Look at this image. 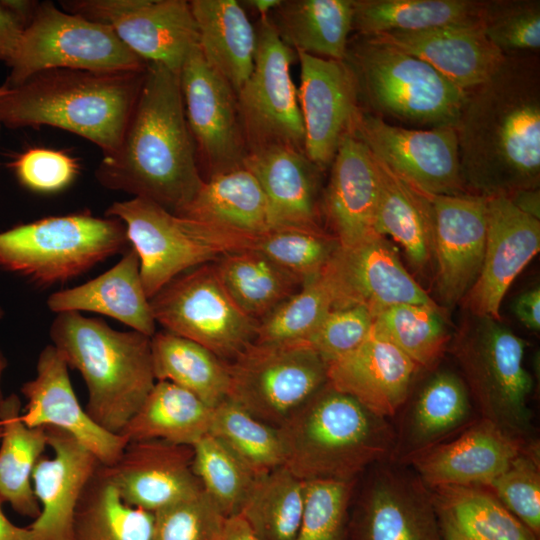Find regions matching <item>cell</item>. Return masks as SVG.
<instances>
[{"instance_id":"obj_1","label":"cell","mask_w":540,"mask_h":540,"mask_svg":"<svg viewBox=\"0 0 540 540\" xmlns=\"http://www.w3.org/2000/svg\"><path fill=\"white\" fill-rule=\"evenodd\" d=\"M469 193L508 196L540 185V74L533 54L506 55L497 72L466 93L455 127Z\"/></svg>"},{"instance_id":"obj_2","label":"cell","mask_w":540,"mask_h":540,"mask_svg":"<svg viewBox=\"0 0 540 540\" xmlns=\"http://www.w3.org/2000/svg\"><path fill=\"white\" fill-rule=\"evenodd\" d=\"M105 188L150 200L178 214L204 183L185 116L180 75L148 63L118 148L96 171Z\"/></svg>"},{"instance_id":"obj_3","label":"cell","mask_w":540,"mask_h":540,"mask_svg":"<svg viewBox=\"0 0 540 540\" xmlns=\"http://www.w3.org/2000/svg\"><path fill=\"white\" fill-rule=\"evenodd\" d=\"M145 72L50 69L36 73L0 97V127L60 128L109 155L122 141Z\"/></svg>"},{"instance_id":"obj_4","label":"cell","mask_w":540,"mask_h":540,"mask_svg":"<svg viewBox=\"0 0 540 540\" xmlns=\"http://www.w3.org/2000/svg\"><path fill=\"white\" fill-rule=\"evenodd\" d=\"M279 429L286 466L308 481H355L369 466L391 460L396 433L327 383Z\"/></svg>"},{"instance_id":"obj_5","label":"cell","mask_w":540,"mask_h":540,"mask_svg":"<svg viewBox=\"0 0 540 540\" xmlns=\"http://www.w3.org/2000/svg\"><path fill=\"white\" fill-rule=\"evenodd\" d=\"M50 337L68 367L78 370L86 383L87 414L119 434L156 383L151 337L114 330L79 312L58 313Z\"/></svg>"},{"instance_id":"obj_6","label":"cell","mask_w":540,"mask_h":540,"mask_svg":"<svg viewBox=\"0 0 540 540\" xmlns=\"http://www.w3.org/2000/svg\"><path fill=\"white\" fill-rule=\"evenodd\" d=\"M343 62L362 111L408 128L456 127L466 92L423 60L374 37L355 35Z\"/></svg>"},{"instance_id":"obj_7","label":"cell","mask_w":540,"mask_h":540,"mask_svg":"<svg viewBox=\"0 0 540 540\" xmlns=\"http://www.w3.org/2000/svg\"><path fill=\"white\" fill-rule=\"evenodd\" d=\"M128 242L116 218L89 213L48 217L0 232V268L50 286L85 273Z\"/></svg>"},{"instance_id":"obj_8","label":"cell","mask_w":540,"mask_h":540,"mask_svg":"<svg viewBox=\"0 0 540 540\" xmlns=\"http://www.w3.org/2000/svg\"><path fill=\"white\" fill-rule=\"evenodd\" d=\"M525 346L500 320L476 315H471L452 345L480 418L522 440H527L531 429L528 398L533 387L524 366Z\"/></svg>"},{"instance_id":"obj_9","label":"cell","mask_w":540,"mask_h":540,"mask_svg":"<svg viewBox=\"0 0 540 540\" xmlns=\"http://www.w3.org/2000/svg\"><path fill=\"white\" fill-rule=\"evenodd\" d=\"M106 216L124 224L149 300L178 275L253 247L257 239L179 216L139 197L114 202Z\"/></svg>"},{"instance_id":"obj_10","label":"cell","mask_w":540,"mask_h":540,"mask_svg":"<svg viewBox=\"0 0 540 540\" xmlns=\"http://www.w3.org/2000/svg\"><path fill=\"white\" fill-rule=\"evenodd\" d=\"M147 65L109 27L45 1L22 32L4 84L11 89L50 69L143 71Z\"/></svg>"},{"instance_id":"obj_11","label":"cell","mask_w":540,"mask_h":540,"mask_svg":"<svg viewBox=\"0 0 540 540\" xmlns=\"http://www.w3.org/2000/svg\"><path fill=\"white\" fill-rule=\"evenodd\" d=\"M227 398L280 428L328 383L327 364L306 342H252L229 362Z\"/></svg>"},{"instance_id":"obj_12","label":"cell","mask_w":540,"mask_h":540,"mask_svg":"<svg viewBox=\"0 0 540 540\" xmlns=\"http://www.w3.org/2000/svg\"><path fill=\"white\" fill-rule=\"evenodd\" d=\"M156 323L230 362L255 341L258 322L245 314L221 282L214 262L190 269L151 299Z\"/></svg>"},{"instance_id":"obj_13","label":"cell","mask_w":540,"mask_h":540,"mask_svg":"<svg viewBox=\"0 0 540 540\" xmlns=\"http://www.w3.org/2000/svg\"><path fill=\"white\" fill-rule=\"evenodd\" d=\"M254 26V67L237 92L248 152L276 145L304 150L303 119L290 74L297 53L281 41L268 16Z\"/></svg>"},{"instance_id":"obj_14","label":"cell","mask_w":540,"mask_h":540,"mask_svg":"<svg viewBox=\"0 0 540 540\" xmlns=\"http://www.w3.org/2000/svg\"><path fill=\"white\" fill-rule=\"evenodd\" d=\"M63 10L109 27L146 63L180 73L198 30L186 0H66Z\"/></svg>"},{"instance_id":"obj_15","label":"cell","mask_w":540,"mask_h":540,"mask_svg":"<svg viewBox=\"0 0 540 540\" xmlns=\"http://www.w3.org/2000/svg\"><path fill=\"white\" fill-rule=\"evenodd\" d=\"M352 132L374 157L427 195L469 193L462 177L454 127L408 128L359 108Z\"/></svg>"},{"instance_id":"obj_16","label":"cell","mask_w":540,"mask_h":540,"mask_svg":"<svg viewBox=\"0 0 540 540\" xmlns=\"http://www.w3.org/2000/svg\"><path fill=\"white\" fill-rule=\"evenodd\" d=\"M179 75L185 116L205 180L243 167L248 148L236 91L207 63L198 46Z\"/></svg>"},{"instance_id":"obj_17","label":"cell","mask_w":540,"mask_h":540,"mask_svg":"<svg viewBox=\"0 0 540 540\" xmlns=\"http://www.w3.org/2000/svg\"><path fill=\"white\" fill-rule=\"evenodd\" d=\"M348 540H442L429 488L403 464H375L351 505Z\"/></svg>"},{"instance_id":"obj_18","label":"cell","mask_w":540,"mask_h":540,"mask_svg":"<svg viewBox=\"0 0 540 540\" xmlns=\"http://www.w3.org/2000/svg\"><path fill=\"white\" fill-rule=\"evenodd\" d=\"M323 272L334 293V308L363 306L375 318L397 304H436L380 235L353 247L339 246Z\"/></svg>"},{"instance_id":"obj_19","label":"cell","mask_w":540,"mask_h":540,"mask_svg":"<svg viewBox=\"0 0 540 540\" xmlns=\"http://www.w3.org/2000/svg\"><path fill=\"white\" fill-rule=\"evenodd\" d=\"M527 443L528 440L478 418L453 438L421 450L399 464L410 466L427 487H488Z\"/></svg>"},{"instance_id":"obj_20","label":"cell","mask_w":540,"mask_h":540,"mask_svg":"<svg viewBox=\"0 0 540 540\" xmlns=\"http://www.w3.org/2000/svg\"><path fill=\"white\" fill-rule=\"evenodd\" d=\"M298 102L303 119L304 151L323 171L330 168L343 137L352 131L359 110L350 71L343 60L297 53Z\"/></svg>"},{"instance_id":"obj_21","label":"cell","mask_w":540,"mask_h":540,"mask_svg":"<svg viewBox=\"0 0 540 540\" xmlns=\"http://www.w3.org/2000/svg\"><path fill=\"white\" fill-rule=\"evenodd\" d=\"M540 249V220L503 195L487 197V235L479 275L467 293L472 315L500 320L510 285Z\"/></svg>"},{"instance_id":"obj_22","label":"cell","mask_w":540,"mask_h":540,"mask_svg":"<svg viewBox=\"0 0 540 540\" xmlns=\"http://www.w3.org/2000/svg\"><path fill=\"white\" fill-rule=\"evenodd\" d=\"M36 377L23 384L26 405L21 420L28 427L53 426L68 432L104 466L114 465L127 440L99 426L80 405L73 390L68 365L53 345L40 353Z\"/></svg>"},{"instance_id":"obj_23","label":"cell","mask_w":540,"mask_h":540,"mask_svg":"<svg viewBox=\"0 0 540 540\" xmlns=\"http://www.w3.org/2000/svg\"><path fill=\"white\" fill-rule=\"evenodd\" d=\"M435 215L436 289L446 306L462 300L475 283L484 258L487 197L467 193L432 196Z\"/></svg>"},{"instance_id":"obj_24","label":"cell","mask_w":540,"mask_h":540,"mask_svg":"<svg viewBox=\"0 0 540 540\" xmlns=\"http://www.w3.org/2000/svg\"><path fill=\"white\" fill-rule=\"evenodd\" d=\"M192 446L159 439L128 442L119 460L105 466L122 500L156 512L202 490Z\"/></svg>"},{"instance_id":"obj_25","label":"cell","mask_w":540,"mask_h":540,"mask_svg":"<svg viewBox=\"0 0 540 540\" xmlns=\"http://www.w3.org/2000/svg\"><path fill=\"white\" fill-rule=\"evenodd\" d=\"M421 368L371 329L356 349L327 365L328 383L388 419L407 402Z\"/></svg>"},{"instance_id":"obj_26","label":"cell","mask_w":540,"mask_h":540,"mask_svg":"<svg viewBox=\"0 0 540 540\" xmlns=\"http://www.w3.org/2000/svg\"><path fill=\"white\" fill-rule=\"evenodd\" d=\"M329 169L321 203L329 233L343 248L376 236L377 168L368 148L352 131L343 137Z\"/></svg>"},{"instance_id":"obj_27","label":"cell","mask_w":540,"mask_h":540,"mask_svg":"<svg viewBox=\"0 0 540 540\" xmlns=\"http://www.w3.org/2000/svg\"><path fill=\"white\" fill-rule=\"evenodd\" d=\"M44 427L54 457L42 456L33 470L32 486L41 510L28 527L35 540H71L77 504L101 463L68 432Z\"/></svg>"},{"instance_id":"obj_28","label":"cell","mask_w":540,"mask_h":540,"mask_svg":"<svg viewBox=\"0 0 540 540\" xmlns=\"http://www.w3.org/2000/svg\"><path fill=\"white\" fill-rule=\"evenodd\" d=\"M257 179L274 227L324 229L321 179L325 172L304 150L268 146L248 152L244 165Z\"/></svg>"},{"instance_id":"obj_29","label":"cell","mask_w":540,"mask_h":540,"mask_svg":"<svg viewBox=\"0 0 540 540\" xmlns=\"http://www.w3.org/2000/svg\"><path fill=\"white\" fill-rule=\"evenodd\" d=\"M369 37L423 60L466 93L488 81L506 59L480 21Z\"/></svg>"},{"instance_id":"obj_30","label":"cell","mask_w":540,"mask_h":540,"mask_svg":"<svg viewBox=\"0 0 540 540\" xmlns=\"http://www.w3.org/2000/svg\"><path fill=\"white\" fill-rule=\"evenodd\" d=\"M472 409L463 378L450 370L436 372L421 387L395 431L391 461L402 463L456 435L474 421Z\"/></svg>"},{"instance_id":"obj_31","label":"cell","mask_w":540,"mask_h":540,"mask_svg":"<svg viewBox=\"0 0 540 540\" xmlns=\"http://www.w3.org/2000/svg\"><path fill=\"white\" fill-rule=\"evenodd\" d=\"M47 305L56 313L88 311L103 314L148 337L156 332L150 300L140 277L139 258L133 248L96 278L51 294Z\"/></svg>"},{"instance_id":"obj_32","label":"cell","mask_w":540,"mask_h":540,"mask_svg":"<svg viewBox=\"0 0 540 540\" xmlns=\"http://www.w3.org/2000/svg\"><path fill=\"white\" fill-rule=\"evenodd\" d=\"M373 158L379 180L375 232L383 237H392L402 246L414 270L424 273L434 260L435 215L432 196L405 181L376 157Z\"/></svg>"},{"instance_id":"obj_33","label":"cell","mask_w":540,"mask_h":540,"mask_svg":"<svg viewBox=\"0 0 540 540\" xmlns=\"http://www.w3.org/2000/svg\"><path fill=\"white\" fill-rule=\"evenodd\" d=\"M177 215L254 239L275 228L267 198L245 167L206 179Z\"/></svg>"},{"instance_id":"obj_34","label":"cell","mask_w":540,"mask_h":540,"mask_svg":"<svg viewBox=\"0 0 540 540\" xmlns=\"http://www.w3.org/2000/svg\"><path fill=\"white\" fill-rule=\"evenodd\" d=\"M189 3L203 57L237 93L254 67V24L240 1L191 0Z\"/></svg>"},{"instance_id":"obj_35","label":"cell","mask_w":540,"mask_h":540,"mask_svg":"<svg viewBox=\"0 0 540 540\" xmlns=\"http://www.w3.org/2000/svg\"><path fill=\"white\" fill-rule=\"evenodd\" d=\"M428 488L442 540H539L487 487Z\"/></svg>"},{"instance_id":"obj_36","label":"cell","mask_w":540,"mask_h":540,"mask_svg":"<svg viewBox=\"0 0 540 540\" xmlns=\"http://www.w3.org/2000/svg\"><path fill=\"white\" fill-rule=\"evenodd\" d=\"M268 18L296 53L341 61L352 32L353 0H281Z\"/></svg>"},{"instance_id":"obj_37","label":"cell","mask_w":540,"mask_h":540,"mask_svg":"<svg viewBox=\"0 0 540 540\" xmlns=\"http://www.w3.org/2000/svg\"><path fill=\"white\" fill-rule=\"evenodd\" d=\"M213 408L168 381L153 388L119 433L127 442L159 439L193 446L209 433Z\"/></svg>"},{"instance_id":"obj_38","label":"cell","mask_w":540,"mask_h":540,"mask_svg":"<svg viewBox=\"0 0 540 540\" xmlns=\"http://www.w3.org/2000/svg\"><path fill=\"white\" fill-rule=\"evenodd\" d=\"M16 394L4 397L0 410V497L20 515L36 519L40 505L32 473L48 446L45 427H28L21 420Z\"/></svg>"},{"instance_id":"obj_39","label":"cell","mask_w":540,"mask_h":540,"mask_svg":"<svg viewBox=\"0 0 540 540\" xmlns=\"http://www.w3.org/2000/svg\"><path fill=\"white\" fill-rule=\"evenodd\" d=\"M151 355L156 381L171 382L211 408L227 398L229 362L204 346L164 330L151 337Z\"/></svg>"},{"instance_id":"obj_40","label":"cell","mask_w":540,"mask_h":540,"mask_svg":"<svg viewBox=\"0 0 540 540\" xmlns=\"http://www.w3.org/2000/svg\"><path fill=\"white\" fill-rule=\"evenodd\" d=\"M482 0H353L352 31L377 36L480 21Z\"/></svg>"},{"instance_id":"obj_41","label":"cell","mask_w":540,"mask_h":540,"mask_svg":"<svg viewBox=\"0 0 540 540\" xmlns=\"http://www.w3.org/2000/svg\"><path fill=\"white\" fill-rule=\"evenodd\" d=\"M214 265L235 303L257 322L302 286L297 277L253 247L231 252Z\"/></svg>"},{"instance_id":"obj_42","label":"cell","mask_w":540,"mask_h":540,"mask_svg":"<svg viewBox=\"0 0 540 540\" xmlns=\"http://www.w3.org/2000/svg\"><path fill=\"white\" fill-rule=\"evenodd\" d=\"M71 540H154V513L125 503L100 464L77 504Z\"/></svg>"},{"instance_id":"obj_43","label":"cell","mask_w":540,"mask_h":540,"mask_svg":"<svg viewBox=\"0 0 540 540\" xmlns=\"http://www.w3.org/2000/svg\"><path fill=\"white\" fill-rule=\"evenodd\" d=\"M304 501L305 482L283 465L255 477L238 515L257 540H295Z\"/></svg>"},{"instance_id":"obj_44","label":"cell","mask_w":540,"mask_h":540,"mask_svg":"<svg viewBox=\"0 0 540 540\" xmlns=\"http://www.w3.org/2000/svg\"><path fill=\"white\" fill-rule=\"evenodd\" d=\"M372 328L421 369L434 368L450 341L445 318L437 304L393 305L374 318Z\"/></svg>"},{"instance_id":"obj_45","label":"cell","mask_w":540,"mask_h":540,"mask_svg":"<svg viewBox=\"0 0 540 540\" xmlns=\"http://www.w3.org/2000/svg\"><path fill=\"white\" fill-rule=\"evenodd\" d=\"M209 433L232 451L255 477L284 465L279 429L253 417L228 398L213 408Z\"/></svg>"},{"instance_id":"obj_46","label":"cell","mask_w":540,"mask_h":540,"mask_svg":"<svg viewBox=\"0 0 540 540\" xmlns=\"http://www.w3.org/2000/svg\"><path fill=\"white\" fill-rule=\"evenodd\" d=\"M334 293L323 270L258 322L256 342H306L334 308Z\"/></svg>"},{"instance_id":"obj_47","label":"cell","mask_w":540,"mask_h":540,"mask_svg":"<svg viewBox=\"0 0 540 540\" xmlns=\"http://www.w3.org/2000/svg\"><path fill=\"white\" fill-rule=\"evenodd\" d=\"M192 447L193 469L203 490L225 517L237 516L255 476L232 451L210 433Z\"/></svg>"},{"instance_id":"obj_48","label":"cell","mask_w":540,"mask_h":540,"mask_svg":"<svg viewBox=\"0 0 540 540\" xmlns=\"http://www.w3.org/2000/svg\"><path fill=\"white\" fill-rule=\"evenodd\" d=\"M253 248L303 284L325 268L339 248V243L326 229L276 227L259 236Z\"/></svg>"},{"instance_id":"obj_49","label":"cell","mask_w":540,"mask_h":540,"mask_svg":"<svg viewBox=\"0 0 540 540\" xmlns=\"http://www.w3.org/2000/svg\"><path fill=\"white\" fill-rule=\"evenodd\" d=\"M480 22L486 37L505 55L540 48L539 0H485Z\"/></svg>"},{"instance_id":"obj_50","label":"cell","mask_w":540,"mask_h":540,"mask_svg":"<svg viewBox=\"0 0 540 540\" xmlns=\"http://www.w3.org/2000/svg\"><path fill=\"white\" fill-rule=\"evenodd\" d=\"M356 481L305 482V501L295 540H348Z\"/></svg>"},{"instance_id":"obj_51","label":"cell","mask_w":540,"mask_h":540,"mask_svg":"<svg viewBox=\"0 0 540 540\" xmlns=\"http://www.w3.org/2000/svg\"><path fill=\"white\" fill-rule=\"evenodd\" d=\"M537 537H540L539 445L528 442L509 467L487 487Z\"/></svg>"},{"instance_id":"obj_52","label":"cell","mask_w":540,"mask_h":540,"mask_svg":"<svg viewBox=\"0 0 540 540\" xmlns=\"http://www.w3.org/2000/svg\"><path fill=\"white\" fill-rule=\"evenodd\" d=\"M227 519L202 489L154 512V540H220Z\"/></svg>"},{"instance_id":"obj_53","label":"cell","mask_w":540,"mask_h":540,"mask_svg":"<svg viewBox=\"0 0 540 540\" xmlns=\"http://www.w3.org/2000/svg\"><path fill=\"white\" fill-rule=\"evenodd\" d=\"M374 318L363 306L331 309L306 341L329 363L350 353L368 337Z\"/></svg>"},{"instance_id":"obj_54","label":"cell","mask_w":540,"mask_h":540,"mask_svg":"<svg viewBox=\"0 0 540 540\" xmlns=\"http://www.w3.org/2000/svg\"><path fill=\"white\" fill-rule=\"evenodd\" d=\"M11 165L21 184L37 192H55L67 187L79 170L73 157L47 148L29 149Z\"/></svg>"},{"instance_id":"obj_55","label":"cell","mask_w":540,"mask_h":540,"mask_svg":"<svg viewBox=\"0 0 540 540\" xmlns=\"http://www.w3.org/2000/svg\"><path fill=\"white\" fill-rule=\"evenodd\" d=\"M25 26L0 3V62L12 59Z\"/></svg>"},{"instance_id":"obj_56","label":"cell","mask_w":540,"mask_h":540,"mask_svg":"<svg viewBox=\"0 0 540 540\" xmlns=\"http://www.w3.org/2000/svg\"><path fill=\"white\" fill-rule=\"evenodd\" d=\"M512 311L521 324L534 332L540 330V288L535 286L519 294Z\"/></svg>"},{"instance_id":"obj_57","label":"cell","mask_w":540,"mask_h":540,"mask_svg":"<svg viewBox=\"0 0 540 540\" xmlns=\"http://www.w3.org/2000/svg\"><path fill=\"white\" fill-rule=\"evenodd\" d=\"M524 213L540 220V189L518 190L506 196Z\"/></svg>"},{"instance_id":"obj_58","label":"cell","mask_w":540,"mask_h":540,"mask_svg":"<svg viewBox=\"0 0 540 540\" xmlns=\"http://www.w3.org/2000/svg\"><path fill=\"white\" fill-rule=\"evenodd\" d=\"M4 500L0 497V540H35L32 530L13 524L2 509Z\"/></svg>"},{"instance_id":"obj_59","label":"cell","mask_w":540,"mask_h":540,"mask_svg":"<svg viewBox=\"0 0 540 540\" xmlns=\"http://www.w3.org/2000/svg\"><path fill=\"white\" fill-rule=\"evenodd\" d=\"M220 540H257L241 516L227 519Z\"/></svg>"},{"instance_id":"obj_60","label":"cell","mask_w":540,"mask_h":540,"mask_svg":"<svg viewBox=\"0 0 540 540\" xmlns=\"http://www.w3.org/2000/svg\"><path fill=\"white\" fill-rule=\"evenodd\" d=\"M281 0H245L240 1L244 9L248 8L259 17L269 16V14L279 5Z\"/></svg>"},{"instance_id":"obj_61","label":"cell","mask_w":540,"mask_h":540,"mask_svg":"<svg viewBox=\"0 0 540 540\" xmlns=\"http://www.w3.org/2000/svg\"><path fill=\"white\" fill-rule=\"evenodd\" d=\"M6 367V360H5V357L3 356L1 350H0V379H1V375H2V372L4 371ZM4 400V397L2 396V393H1V390H0V410H1V406H2V402Z\"/></svg>"},{"instance_id":"obj_62","label":"cell","mask_w":540,"mask_h":540,"mask_svg":"<svg viewBox=\"0 0 540 540\" xmlns=\"http://www.w3.org/2000/svg\"><path fill=\"white\" fill-rule=\"evenodd\" d=\"M9 91V88L3 84L0 86V97L3 96L4 94H6L7 92ZM0 130H1V127H0Z\"/></svg>"},{"instance_id":"obj_63","label":"cell","mask_w":540,"mask_h":540,"mask_svg":"<svg viewBox=\"0 0 540 540\" xmlns=\"http://www.w3.org/2000/svg\"><path fill=\"white\" fill-rule=\"evenodd\" d=\"M3 314H4L3 309H2V307L0 306V319L3 317Z\"/></svg>"},{"instance_id":"obj_64","label":"cell","mask_w":540,"mask_h":540,"mask_svg":"<svg viewBox=\"0 0 540 540\" xmlns=\"http://www.w3.org/2000/svg\"><path fill=\"white\" fill-rule=\"evenodd\" d=\"M1 436H2V429H1V427H0V439H1Z\"/></svg>"}]
</instances>
